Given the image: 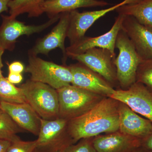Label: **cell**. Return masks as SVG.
<instances>
[{"instance_id": "31", "label": "cell", "mask_w": 152, "mask_h": 152, "mask_svg": "<svg viewBox=\"0 0 152 152\" xmlns=\"http://www.w3.org/2000/svg\"><path fill=\"white\" fill-rule=\"evenodd\" d=\"M4 51V50L0 48V79L3 76L2 74L1 69L4 66L2 62V56Z\"/></svg>"}, {"instance_id": "11", "label": "cell", "mask_w": 152, "mask_h": 152, "mask_svg": "<svg viewBox=\"0 0 152 152\" xmlns=\"http://www.w3.org/2000/svg\"><path fill=\"white\" fill-rule=\"evenodd\" d=\"M69 67L73 76L71 85L104 97H110L115 92L105 79L84 65L79 63Z\"/></svg>"}, {"instance_id": "21", "label": "cell", "mask_w": 152, "mask_h": 152, "mask_svg": "<svg viewBox=\"0 0 152 152\" xmlns=\"http://www.w3.org/2000/svg\"><path fill=\"white\" fill-rule=\"evenodd\" d=\"M0 101L12 104L27 103L21 88L16 87L4 76L0 79Z\"/></svg>"}, {"instance_id": "24", "label": "cell", "mask_w": 152, "mask_h": 152, "mask_svg": "<svg viewBox=\"0 0 152 152\" xmlns=\"http://www.w3.org/2000/svg\"><path fill=\"white\" fill-rule=\"evenodd\" d=\"M93 138L82 139L67 147L65 152H96L93 145Z\"/></svg>"}, {"instance_id": "32", "label": "cell", "mask_w": 152, "mask_h": 152, "mask_svg": "<svg viewBox=\"0 0 152 152\" xmlns=\"http://www.w3.org/2000/svg\"><path fill=\"white\" fill-rule=\"evenodd\" d=\"M134 152H147V151L141 146L138 148Z\"/></svg>"}, {"instance_id": "6", "label": "cell", "mask_w": 152, "mask_h": 152, "mask_svg": "<svg viewBox=\"0 0 152 152\" xmlns=\"http://www.w3.org/2000/svg\"><path fill=\"white\" fill-rule=\"evenodd\" d=\"M67 125V120L61 118L53 120L42 119L35 150L39 152L65 151L67 147L73 144Z\"/></svg>"}, {"instance_id": "15", "label": "cell", "mask_w": 152, "mask_h": 152, "mask_svg": "<svg viewBox=\"0 0 152 152\" xmlns=\"http://www.w3.org/2000/svg\"><path fill=\"white\" fill-rule=\"evenodd\" d=\"M119 131L143 140L152 132V123L140 116L126 104L119 102Z\"/></svg>"}, {"instance_id": "8", "label": "cell", "mask_w": 152, "mask_h": 152, "mask_svg": "<svg viewBox=\"0 0 152 152\" xmlns=\"http://www.w3.org/2000/svg\"><path fill=\"white\" fill-rule=\"evenodd\" d=\"M77 61L105 79L112 86L118 84L116 69L114 64L115 56L108 50L94 48L82 54L69 56Z\"/></svg>"}, {"instance_id": "4", "label": "cell", "mask_w": 152, "mask_h": 152, "mask_svg": "<svg viewBox=\"0 0 152 152\" xmlns=\"http://www.w3.org/2000/svg\"><path fill=\"white\" fill-rule=\"evenodd\" d=\"M115 48L119 50L114 61L118 83L122 89H126L136 83L137 70L142 60L121 29L117 36Z\"/></svg>"}, {"instance_id": "19", "label": "cell", "mask_w": 152, "mask_h": 152, "mask_svg": "<svg viewBox=\"0 0 152 152\" xmlns=\"http://www.w3.org/2000/svg\"><path fill=\"white\" fill-rule=\"evenodd\" d=\"M115 11L118 14L132 17L142 24L152 29V0H140L121 6Z\"/></svg>"}, {"instance_id": "23", "label": "cell", "mask_w": 152, "mask_h": 152, "mask_svg": "<svg viewBox=\"0 0 152 152\" xmlns=\"http://www.w3.org/2000/svg\"><path fill=\"white\" fill-rule=\"evenodd\" d=\"M136 82L144 85L152 93V60L142 61L137 70Z\"/></svg>"}, {"instance_id": "28", "label": "cell", "mask_w": 152, "mask_h": 152, "mask_svg": "<svg viewBox=\"0 0 152 152\" xmlns=\"http://www.w3.org/2000/svg\"><path fill=\"white\" fill-rule=\"evenodd\" d=\"M142 147L147 151H152V132L147 137L142 141Z\"/></svg>"}, {"instance_id": "10", "label": "cell", "mask_w": 152, "mask_h": 152, "mask_svg": "<svg viewBox=\"0 0 152 152\" xmlns=\"http://www.w3.org/2000/svg\"><path fill=\"white\" fill-rule=\"evenodd\" d=\"M110 97L126 104L152 123V93L144 85L136 82L126 89L115 90Z\"/></svg>"}, {"instance_id": "14", "label": "cell", "mask_w": 152, "mask_h": 152, "mask_svg": "<svg viewBox=\"0 0 152 152\" xmlns=\"http://www.w3.org/2000/svg\"><path fill=\"white\" fill-rule=\"evenodd\" d=\"M70 20V12L60 15L58 24L43 38L37 41L35 45L29 51L28 55L37 56L39 54L47 55L54 49L59 48L66 58L65 41L67 36Z\"/></svg>"}, {"instance_id": "29", "label": "cell", "mask_w": 152, "mask_h": 152, "mask_svg": "<svg viewBox=\"0 0 152 152\" xmlns=\"http://www.w3.org/2000/svg\"><path fill=\"white\" fill-rule=\"evenodd\" d=\"M12 142L6 140H0V152H6Z\"/></svg>"}, {"instance_id": "7", "label": "cell", "mask_w": 152, "mask_h": 152, "mask_svg": "<svg viewBox=\"0 0 152 152\" xmlns=\"http://www.w3.org/2000/svg\"><path fill=\"white\" fill-rule=\"evenodd\" d=\"M0 26V48L5 50L12 51L18 38L23 35L29 36L41 32L58 21L60 15L50 18L42 25H26L10 16L2 15Z\"/></svg>"}, {"instance_id": "33", "label": "cell", "mask_w": 152, "mask_h": 152, "mask_svg": "<svg viewBox=\"0 0 152 152\" xmlns=\"http://www.w3.org/2000/svg\"><path fill=\"white\" fill-rule=\"evenodd\" d=\"M2 109H1V101H0V111H1L2 110Z\"/></svg>"}, {"instance_id": "22", "label": "cell", "mask_w": 152, "mask_h": 152, "mask_svg": "<svg viewBox=\"0 0 152 152\" xmlns=\"http://www.w3.org/2000/svg\"><path fill=\"white\" fill-rule=\"evenodd\" d=\"M23 131L8 114L3 110L0 111V140L17 141L21 140L17 134Z\"/></svg>"}, {"instance_id": "1", "label": "cell", "mask_w": 152, "mask_h": 152, "mask_svg": "<svg viewBox=\"0 0 152 152\" xmlns=\"http://www.w3.org/2000/svg\"><path fill=\"white\" fill-rule=\"evenodd\" d=\"M119 101L105 97L88 111L68 121V132L73 144L82 139L119 131Z\"/></svg>"}, {"instance_id": "20", "label": "cell", "mask_w": 152, "mask_h": 152, "mask_svg": "<svg viewBox=\"0 0 152 152\" xmlns=\"http://www.w3.org/2000/svg\"><path fill=\"white\" fill-rule=\"evenodd\" d=\"M47 0H10L8 4L10 15L17 18L20 15L27 14L30 18L40 16L43 14L42 4Z\"/></svg>"}, {"instance_id": "13", "label": "cell", "mask_w": 152, "mask_h": 152, "mask_svg": "<svg viewBox=\"0 0 152 152\" xmlns=\"http://www.w3.org/2000/svg\"><path fill=\"white\" fill-rule=\"evenodd\" d=\"M124 15L121 30L142 60H152V29L129 16Z\"/></svg>"}, {"instance_id": "35", "label": "cell", "mask_w": 152, "mask_h": 152, "mask_svg": "<svg viewBox=\"0 0 152 152\" xmlns=\"http://www.w3.org/2000/svg\"><path fill=\"white\" fill-rule=\"evenodd\" d=\"M34 152H38L37 151H36V150H35L34 151Z\"/></svg>"}, {"instance_id": "2", "label": "cell", "mask_w": 152, "mask_h": 152, "mask_svg": "<svg viewBox=\"0 0 152 152\" xmlns=\"http://www.w3.org/2000/svg\"><path fill=\"white\" fill-rule=\"evenodd\" d=\"M56 90L59 118L68 121L88 111L105 97L71 84Z\"/></svg>"}, {"instance_id": "12", "label": "cell", "mask_w": 152, "mask_h": 152, "mask_svg": "<svg viewBox=\"0 0 152 152\" xmlns=\"http://www.w3.org/2000/svg\"><path fill=\"white\" fill-rule=\"evenodd\" d=\"M123 18V15L118 14L111 28L104 34L94 37H85L77 42L70 45L66 48L67 56L80 54L94 48L106 49L115 56L116 41L121 28Z\"/></svg>"}, {"instance_id": "17", "label": "cell", "mask_w": 152, "mask_h": 152, "mask_svg": "<svg viewBox=\"0 0 152 152\" xmlns=\"http://www.w3.org/2000/svg\"><path fill=\"white\" fill-rule=\"evenodd\" d=\"M1 102V109L22 129L35 136L39 133L41 117L28 103L12 104Z\"/></svg>"}, {"instance_id": "3", "label": "cell", "mask_w": 152, "mask_h": 152, "mask_svg": "<svg viewBox=\"0 0 152 152\" xmlns=\"http://www.w3.org/2000/svg\"><path fill=\"white\" fill-rule=\"evenodd\" d=\"M27 103L43 119L59 118V100L57 90L50 86L28 80L20 86Z\"/></svg>"}, {"instance_id": "9", "label": "cell", "mask_w": 152, "mask_h": 152, "mask_svg": "<svg viewBox=\"0 0 152 152\" xmlns=\"http://www.w3.org/2000/svg\"><path fill=\"white\" fill-rule=\"evenodd\" d=\"M140 0H124L110 7L98 10L80 12L76 10L70 12V20L67 37L70 45L76 43L85 37L88 29L101 18L107 14L115 11L121 6L133 4Z\"/></svg>"}, {"instance_id": "36", "label": "cell", "mask_w": 152, "mask_h": 152, "mask_svg": "<svg viewBox=\"0 0 152 152\" xmlns=\"http://www.w3.org/2000/svg\"><path fill=\"white\" fill-rule=\"evenodd\" d=\"M147 152H152V151H147Z\"/></svg>"}, {"instance_id": "16", "label": "cell", "mask_w": 152, "mask_h": 152, "mask_svg": "<svg viewBox=\"0 0 152 152\" xmlns=\"http://www.w3.org/2000/svg\"><path fill=\"white\" fill-rule=\"evenodd\" d=\"M92 142L96 152H134L142 146L141 140L119 131L96 136Z\"/></svg>"}, {"instance_id": "27", "label": "cell", "mask_w": 152, "mask_h": 152, "mask_svg": "<svg viewBox=\"0 0 152 152\" xmlns=\"http://www.w3.org/2000/svg\"><path fill=\"white\" fill-rule=\"evenodd\" d=\"M7 79L12 84H16L20 83L23 80V77L21 74L13 73L9 72Z\"/></svg>"}, {"instance_id": "25", "label": "cell", "mask_w": 152, "mask_h": 152, "mask_svg": "<svg viewBox=\"0 0 152 152\" xmlns=\"http://www.w3.org/2000/svg\"><path fill=\"white\" fill-rule=\"evenodd\" d=\"M36 148V140L24 141L20 140L11 143L6 152H34Z\"/></svg>"}, {"instance_id": "34", "label": "cell", "mask_w": 152, "mask_h": 152, "mask_svg": "<svg viewBox=\"0 0 152 152\" xmlns=\"http://www.w3.org/2000/svg\"><path fill=\"white\" fill-rule=\"evenodd\" d=\"M56 152H65V151H57Z\"/></svg>"}, {"instance_id": "18", "label": "cell", "mask_w": 152, "mask_h": 152, "mask_svg": "<svg viewBox=\"0 0 152 152\" xmlns=\"http://www.w3.org/2000/svg\"><path fill=\"white\" fill-rule=\"evenodd\" d=\"M109 5L103 0H47L42 5V10L43 13H46L51 18L81 8L104 7Z\"/></svg>"}, {"instance_id": "26", "label": "cell", "mask_w": 152, "mask_h": 152, "mask_svg": "<svg viewBox=\"0 0 152 152\" xmlns=\"http://www.w3.org/2000/svg\"><path fill=\"white\" fill-rule=\"evenodd\" d=\"M9 72L21 74L24 70L23 65L19 61H14L9 65Z\"/></svg>"}, {"instance_id": "30", "label": "cell", "mask_w": 152, "mask_h": 152, "mask_svg": "<svg viewBox=\"0 0 152 152\" xmlns=\"http://www.w3.org/2000/svg\"><path fill=\"white\" fill-rule=\"evenodd\" d=\"M10 0H0V15L9 10L8 4Z\"/></svg>"}, {"instance_id": "5", "label": "cell", "mask_w": 152, "mask_h": 152, "mask_svg": "<svg viewBox=\"0 0 152 152\" xmlns=\"http://www.w3.org/2000/svg\"><path fill=\"white\" fill-rule=\"evenodd\" d=\"M31 75L30 80L50 86L56 90L71 85L73 76L69 67L60 65L29 55L28 64L25 69Z\"/></svg>"}]
</instances>
